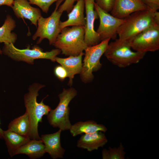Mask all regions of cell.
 I'll return each mask as SVG.
<instances>
[{"instance_id":"obj_10","label":"cell","mask_w":159,"mask_h":159,"mask_svg":"<svg viewBox=\"0 0 159 159\" xmlns=\"http://www.w3.org/2000/svg\"><path fill=\"white\" fill-rule=\"evenodd\" d=\"M94 9L100 19V24L96 32L100 42L108 39H116L118 29L124 19L114 17L101 9L95 2Z\"/></svg>"},{"instance_id":"obj_17","label":"cell","mask_w":159,"mask_h":159,"mask_svg":"<svg viewBox=\"0 0 159 159\" xmlns=\"http://www.w3.org/2000/svg\"><path fill=\"white\" fill-rule=\"evenodd\" d=\"M85 0H78L71 11L67 14L68 19L64 21H60L59 27L61 30L69 26H84L85 24L84 12Z\"/></svg>"},{"instance_id":"obj_14","label":"cell","mask_w":159,"mask_h":159,"mask_svg":"<svg viewBox=\"0 0 159 159\" xmlns=\"http://www.w3.org/2000/svg\"><path fill=\"white\" fill-rule=\"evenodd\" d=\"M62 130L50 134L42 135L40 138L44 145V151L52 158H63L65 150L62 147L60 135Z\"/></svg>"},{"instance_id":"obj_5","label":"cell","mask_w":159,"mask_h":159,"mask_svg":"<svg viewBox=\"0 0 159 159\" xmlns=\"http://www.w3.org/2000/svg\"><path fill=\"white\" fill-rule=\"evenodd\" d=\"M77 94V91L72 87L64 89L59 94L58 105L55 109H51L47 115L48 122L53 127L59 128L62 131L69 130L72 125L69 120V105Z\"/></svg>"},{"instance_id":"obj_24","label":"cell","mask_w":159,"mask_h":159,"mask_svg":"<svg viewBox=\"0 0 159 159\" xmlns=\"http://www.w3.org/2000/svg\"><path fill=\"white\" fill-rule=\"evenodd\" d=\"M30 4L39 6L43 12L47 13L50 6L54 2L59 0H27Z\"/></svg>"},{"instance_id":"obj_3","label":"cell","mask_w":159,"mask_h":159,"mask_svg":"<svg viewBox=\"0 0 159 159\" xmlns=\"http://www.w3.org/2000/svg\"><path fill=\"white\" fill-rule=\"evenodd\" d=\"M65 56H77L87 47L84 26H69L62 29L53 45Z\"/></svg>"},{"instance_id":"obj_8","label":"cell","mask_w":159,"mask_h":159,"mask_svg":"<svg viewBox=\"0 0 159 159\" xmlns=\"http://www.w3.org/2000/svg\"><path fill=\"white\" fill-rule=\"evenodd\" d=\"M110 39L103 41L94 46H87L85 49V56L80 74L83 82H91L94 79L93 72L99 70L101 67L100 59L106 50Z\"/></svg>"},{"instance_id":"obj_31","label":"cell","mask_w":159,"mask_h":159,"mask_svg":"<svg viewBox=\"0 0 159 159\" xmlns=\"http://www.w3.org/2000/svg\"><path fill=\"white\" fill-rule=\"evenodd\" d=\"M2 53V51L1 50L0 48V54H1Z\"/></svg>"},{"instance_id":"obj_11","label":"cell","mask_w":159,"mask_h":159,"mask_svg":"<svg viewBox=\"0 0 159 159\" xmlns=\"http://www.w3.org/2000/svg\"><path fill=\"white\" fill-rule=\"evenodd\" d=\"M95 2V0H85V40L87 46H94L100 42L99 35L94 29L95 21L98 18L94 9Z\"/></svg>"},{"instance_id":"obj_12","label":"cell","mask_w":159,"mask_h":159,"mask_svg":"<svg viewBox=\"0 0 159 159\" xmlns=\"http://www.w3.org/2000/svg\"><path fill=\"white\" fill-rule=\"evenodd\" d=\"M140 0H115L111 14L124 19L135 12L148 9Z\"/></svg>"},{"instance_id":"obj_7","label":"cell","mask_w":159,"mask_h":159,"mask_svg":"<svg viewBox=\"0 0 159 159\" xmlns=\"http://www.w3.org/2000/svg\"><path fill=\"white\" fill-rule=\"evenodd\" d=\"M64 0H59L56 2L55 9L49 16L44 18L41 16L38 19L37 31L32 37L34 40L39 38L37 44L41 43L45 39L48 40L50 45L54 44L61 30L59 24L62 12L59 11L58 8Z\"/></svg>"},{"instance_id":"obj_15","label":"cell","mask_w":159,"mask_h":159,"mask_svg":"<svg viewBox=\"0 0 159 159\" xmlns=\"http://www.w3.org/2000/svg\"><path fill=\"white\" fill-rule=\"evenodd\" d=\"M107 142L105 134L102 131L85 134L78 140L77 146L79 148L92 151L103 147Z\"/></svg>"},{"instance_id":"obj_22","label":"cell","mask_w":159,"mask_h":159,"mask_svg":"<svg viewBox=\"0 0 159 159\" xmlns=\"http://www.w3.org/2000/svg\"><path fill=\"white\" fill-rule=\"evenodd\" d=\"M30 129V122L27 113L15 118L9 124L8 130L27 137Z\"/></svg>"},{"instance_id":"obj_18","label":"cell","mask_w":159,"mask_h":159,"mask_svg":"<svg viewBox=\"0 0 159 159\" xmlns=\"http://www.w3.org/2000/svg\"><path fill=\"white\" fill-rule=\"evenodd\" d=\"M45 153L44 145L42 140H30L18 149L14 155L25 154L30 159H34L41 158Z\"/></svg>"},{"instance_id":"obj_6","label":"cell","mask_w":159,"mask_h":159,"mask_svg":"<svg viewBox=\"0 0 159 159\" xmlns=\"http://www.w3.org/2000/svg\"><path fill=\"white\" fill-rule=\"evenodd\" d=\"M2 51V53L14 60L23 61L32 64L37 59H47L55 62L56 57L61 52L57 48L44 52L37 45L34 46L32 49L28 46L25 49H19L12 43H4Z\"/></svg>"},{"instance_id":"obj_4","label":"cell","mask_w":159,"mask_h":159,"mask_svg":"<svg viewBox=\"0 0 159 159\" xmlns=\"http://www.w3.org/2000/svg\"><path fill=\"white\" fill-rule=\"evenodd\" d=\"M132 49L130 42L118 38L109 43L104 54L112 64L125 68L139 62L146 54Z\"/></svg>"},{"instance_id":"obj_13","label":"cell","mask_w":159,"mask_h":159,"mask_svg":"<svg viewBox=\"0 0 159 159\" xmlns=\"http://www.w3.org/2000/svg\"><path fill=\"white\" fill-rule=\"evenodd\" d=\"M11 8L17 18L28 19L37 27L38 21L42 16L39 9L31 6L27 0H14Z\"/></svg>"},{"instance_id":"obj_20","label":"cell","mask_w":159,"mask_h":159,"mask_svg":"<svg viewBox=\"0 0 159 159\" xmlns=\"http://www.w3.org/2000/svg\"><path fill=\"white\" fill-rule=\"evenodd\" d=\"M3 139L5 140L8 152L11 157L14 156L15 152L18 149L31 140L28 137L8 129L4 130Z\"/></svg>"},{"instance_id":"obj_26","label":"cell","mask_w":159,"mask_h":159,"mask_svg":"<svg viewBox=\"0 0 159 159\" xmlns=\"http://www.w3.org/2000/svg\"><path fill=\"white\" fill-rule=\"evenodd\" d=\"M78 0H65L63 3L59 6L58 9L63 13L66 11L67 13H69L72 9L74 3Z\"/></svg>"},{"instance_id":"obj_29","label":"cell","mask_w":159,"mask_h":159,"mask_svg":"<svg viewBox=\"0 0 159 159\" xmlns=\"http://www.w3.org/2000/svg\"><path fill=\"white\" fill-rule=\"evenodd\" d=\"M14 2V0H0V6L6 5L11 7Z\"/></svg>"},{"instance_id":"obj_21","label":"cell","mask_w":159,"mask_h":159,"mask_svg":"<svg viewBox=\"0 0 159 159\" xmlns=\"http://www.w3.org/2000/svg\"><path fill=\"white\" fill-rule=\"evenodd\" d=\"M15 21L10 15L6 16L2 26L0 27V43H12L14 44L17 39V34L11 32L16 26Z\"/></svg>"},{"instance_id":"obj_16","label":"cell","mask_w":159,"mask_h":159,"mask_svg":"<svg viewBox=\"0 0 159 159\" xmlns=\"http://www.w3.org/2000/svg\"><path fill=\"white\" fill-rule=\"evenodd\" d=\"M83 52L77 56H69L67 58H62L56 57L55 61L63 66L68 73L69 80L68 85H72L73 79L74 76L80 74L82 69V57L84 55Z\"/></svg>"},{"instance_id":"obj_19","label":"cell","mask_w":159,"mask_h":159,"mask_svg":"<svg viewBox=\"0 0 159 159\" xmlns=\"http://www.w3.org/2000/svg\"><path fill=\"white\" fill-rule=\"evenodd\" d=\"M69 130L72 136L75 137L83 133H90L98 131L105 132L107 129L103 124H98L93 120H88L79 121L72 125Z\"/></svg>"},{"instance_id":"obj_1","label":"cell","mask_w":159,"mask_h":159,"mask_svg":"<svg viewBox=\"0 0 159 159\" xmlns=\"http://www.w3.org/2000/svg\"><path fill=\"white\" fill-rule=\"evenodd\" d=\"M117 31L119 38L130 42L137 35L150 26L159 25V12L149 9L135 12L124 19Z\"/></svg>"},{"instance_id":"obj_2","label":"cell","mask_w":159,"mask_h":159,"mask_svg":"<svg viewBox=\"0 0 159 159\" xmlns=\"http://www.w3.org/2000/svg\"><path fill=\"white\" fill-rule=\"evenodd\" d=\"M44 86L43 85L34 83L29 87L28 92L24 96L26 112L30 122V129L27 137L31 140L41 139L38 132L39 123L42 122L43 116L47 115L51 110L49 106L43 103L44 99L40 103L37 101L38 91Z\"/></svg>"},{"instance_id":"obj_25","label":"cell","mask_w":159,"mask_h":159,"mask_svg":"<svg viewBox=\"0 0 159 159\" xmlns=\"http://www.w3.org/2000/svg\"><path fill=\"white\" fill-rule=\"evenodd\" d=\"M115 0H95V3L101 9L109 13L112 10Z\"/></svg>"},{"instance_id":"obj_30","label":"cell","mask_w":159,"mask_h":159,"mask_svg":"<svg viewBox=\"0 0 159 159\" xmlns=\"http://www.w3.org/2000/svg\"><path fill=\"white\" fill-rule=\"evenodd\" d=\"M1 124L0 119V139H3V135L4 131L3 130L1 127L0 125Z\"/></svg>"},{"instance_id":"obj_23","label":"cell","mask_w":159,"mask_h":159,"mask_svg":"<svg viewBox=\"0 0 159 159\" xmlns=\"http://www.w3.org/2000/svg\"><path fill=\"white\" fill-rule=\"evenodd\" d=\"M124 148L121 143L117 147L112 148L109 147L108 149H104L102 152L103 159H124L125 153Z\"/></svg>"},{"instance_id":"obj_9","label":"cell","mask_w":159,"mask_h":159,"mask_svg":"<svg viewBox=\"0 0 159 159\" xmlns=\"http://www.w3.org/2000/svg\"><path fill=\"white\" fill-rule=\"evenodd\" d=\"M134 51L146 54L159 49V25H153L134 38L130 42Z\"/></svg>"},{"instance_id":"obj_27","label":"cell","mask_w":159,"mask_h":159,"mask_svg":"<svg viewBox=\"0 0 159 159\" xmlns=\"http://www.w3.org/2000/svg\"><path fill=\"white\" fill-rule=\"evenodd\" d=\"M54 72L56 76L59 80L62 81L68 77L67 71L61 65L56 66L54 68Z\"/></svg>"},{"instance_id":"obj_28","label":"cell","mask_w":159,"mask_h":159,"mask_svg":"<svg viewBox=\"0 0 159 159\" xmlns=\"http://www.w3.org/2000/svg\"><path fill=\"white\" fill-rule=\"evenodd\" d=\"M141 2L151 11L155 12L159 9V0H140Z\"/></svg>"}]
</instances>
